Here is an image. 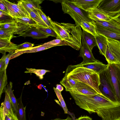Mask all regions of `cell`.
I'll use <instances>...</instances> for the list:
<instances>
[{
  "label": "cell",
  "instance_id": "obj_1",
  "mask_svg": "<svg viewBox=\"0 0 120 120\" xmlns=\"http://www.w3.org/2000/svg\"><path fill=\"white\" fill-rule=\"evenodd\" d=\"M56 39L64 40L69 46L77 50L81 47L82 31L80 26L70 23H59L52 21Z\"/></svg>",
  "mask_w": 120,
  "mask_h": 120
},
{
  "label": "cell",
  "instance_id": "obj_2",
  "mask_svg": "<svg viewBox=\"0 0 120 120\" xmlns=\"http://www.w3.org/2000/svg\"><path fill=\"white\" fill-rule=\"evenodd\" d=\"M65 75L87 84L102 95L98 88L100 84L99 75L93 70L82 66L70 65L66 69Z\"/></svg>",
  "mask_w": 120,
  "mask_h": 120
},
{
  "label": "cell",
  "instance_id": "obj_3",
  "mask_svg": "<svg viewBox=\"0 0 120 120\" xmlns=\"http://www.w3.org/2000/svg\"><path fill=\"white\" fill-rule=\"evenodd\" d=\"M61 3L64 13L71 16L75 21L76 25L80 26L81 22L83 21H93L89 17V12L78 8L70 0H62Z\"/></svg>",
  "mask_w": 120,
  "mask_h": 120
},
{
  "label": "cell",
  "instance_id": "obj_4",
  "mask_svg": "<svg viewBox=\"0 0 120 120\" xmlns=\"http://www.w3.org/2000/svg\"><path fill=\"white\" fill-rule=\"evenodd\" d=\"M99 75L100 84L98 88L101 94L114 102L119 103L116 97L108 67Z\"/></svg>",
  "mask_w": 120,
  "mask_h": 120
},
{
  "label": "cell",
  "instance_id": "obj_5",
  "mask_svg": "<svg viewBox=\"0 0 120 120\" xmlns=\"http://www.w3.org/2000/svg\"><path fill=\"white\" fill-rule=\"evenodd\" d=\"M108 45L105 56L108 64H120V46L118 41L107 37Z\"/></svg>",
  "mask_w": 120,
  "mask_h": 120
},
{
  "label": "cell",
  "instance_id": "obj_6",
  "mask_svg": "<svg viewBox=\"0 0 120 120\" xmlns=\"http://www.w3.org/2000/svg\"><path fill=\"white\" fill-rule=\"evenodd\" d=\"M108 68L117 101L120 103V70L119 64H108Z\"/></svg>",
  "mask_w": 120,
  "mask_h": 120
},
{
  "label": "cell",
  "instance_id": "obj_7",
  "mask_svg": "<svg viewBox=\"0 0 120 120\" xmlns=\"http://www.w3.org/2000/svg\"><path fill=\"white\" fill-rule=\"evenodd\" d=\"M6 7L10 16L13 19L26 17L31 18L30 15L19 3H12L7 0H1Z\"/></svg>",
  "mask_w": 120,
  "mask_h": 120
},
{
  "label": "cell",
  "instance_id": "obj_8",
  "mask_svg": "<svg viewBox=\"0 0 120 120\" xmlns=\"http://www.w3.org/2000/svg\"><path fill=\"white\" fill-rule=\"evenodd\" d=\"M98 8L112 17L120 12V0H102Z\"/></svg>",
  "mask_w": 120,
  "mask_h": 120
},
{
  "label": "cell",
  "instance_id": "obj_9",
  "mask_svg": "<svg viewBox=\"0 0 120 120\" xmlns=\"http://www.w3.org/2000/svg\"><path fill=\"white\" fill-rule=\"evenodd\" d=\"M81 45L80 51V56L82 58L83 60L81 63L74 65L75 67L81 66L83 64L94 63L98 60L94 58L92 51L90 49L85 42L83 40H81Z\"/></svg>",
  "mask_w": 120,
  "mask_h": 120
},
{
  "label": "cell",
  "instance_id": "obj_10",
  "mask_svg": "<svg viewBox=\"0 0 120 120\" xmlns=\"http://www.w3.org/2000/svg\"><path fill=\"white\" fill-rule=\"evenodd\" d=\"M102 0H71L78 8L89 13L98 7Z\"/></svg>",
  "mask_w": 120,
  "mask_h": 120
},
{
  "label": "cell",
  "instance_id": "obj_11",
  "mask_svg": "<svg viewBox=\"0 0 120 120\" xmlns=\"http://www.w3.org/2000/svg\"><path fill=\"white\" fill-rule=\"evenodd\" d=\"M53 47V46L52 45L44 44L40 45L22 50H16L10 56V59L11 60L17 57L23 53L36 52L47 49Z\"/></svg>",
  "mask_w": 120,
  "mask_h": 120
},
{
  "label": "cell",
  "instance_id": "obj_12",
  "mask_svg": "<svg viewBox=\"0 0 120 120\" xmlns=\"http://www.w3.org/2000/svg\"><path fill=\"white\" fill-rule=\"evenodd\" d=\"M60 83L65 87V90L68 92L70 90L73 88L89 86L75 79L65 75H64Z\"/></svg>",
  "mask_w": 120,
  "mask_h": 120
},
{
  "label": "cell",
  "instance_id": "obj_13",
  "mask_svg": "<svg viewBox=\"0 0 120 120\" xmlns=\"http://www.w3.org/2000/svg\"><path fill=\"white\" fill-rule=\"evenodd\" d=\"M97 34L103 35L107 38L120 41V33L100 25L95 22Z\"/></svg>",
  "mask_w": 120,
  "mask_h": 120
},
{
  "label": "cell",
  "instance_id": "obj_14",
  "mask_svg": "<svg viewBox=\"0 0 120 120\" xmlns=\"http://www.w3.org/2000/svg\"><path fill=\"white\" fill-rule=\"evenodd\" d=\"M44 0H20L18 1L25 10L29 13L32 11L41 8L40 4Z\"/></svg>",
  "mask_w": 120,
  "mask_h": 120
},
{
  "label": "cell",
  "instance_id": "obj_15",
  "mask_svg": "<svg viewBox=\"0 0 120 120\" xmlns=\"http://www.w3.org/2000/svg\"><path fill=\"white\" fill-rule=\"evenodd\" d=\"M18 45L11 42L10 40L0 39V52L3 54L7 52H14L17 49Z\"/></svg>",
  "mask_w": 120,
  "mask_h": 120
},
{
  "label": "cell",
  "instance_id": "obj_16",
  "mask_svg": "<svg viewBox=\"0 0 120 120\" xmlns=\"http://www.w3.org/2000/svg\"><path fill=\"white\" fill-rule=\"evenodd\" d=\"M20 36L24 38L30 37L34 39H37L46 38L49 36L42 33L35 27L32 26L26 31L19 35V36Z\"/></svg>",
  "mask_w": 120,
  "mask_h": 120
},
{
  "label": "cell",
  "instance_id": "obj_17",
  "mask_svg": "<svg viewBox=\"0 0 120 120\" xmlns=\"http://www.w3.org/2000/svg\"><path fill=\"white\" fill-rule=\"evenodd\" d=\"M89 16L92 20L94 19H97L109 22L112 19L108 13L98 7L89 12Z\"/></svg>",
  "mask_w": 120,
  "mask_h": 120
},
{
  "label": "cell",
  "instance_id": "obj_18",
  "mask_svg": "<svg viewBox=\"0 0 120 120\" xmlns=\"http://www.w3.org/2000/svg\"><path fill=\"white\" fill-rule=\"evenodd\" d=\"M98 24L120 33V24L112 19L109 22L94 19L93 20Z\"/></svg>",
  "mask_w": 120,
  "mask_h": 120
},
{
  "label": "cell",
  "instance_id": "obj_19",
  "mask_svg": "<svg viewBox=\"0 0 120 120\" xmlns=\"http://www.w3.org/2000/svg\"><path fill=\"white\" fill-rule=\"evenodd\" d=\"M12 83L10 82L8 84L5 89L4 92L7 93L8 95L11 104L12 108L15 113L17 115L18 114V106L17 99L16 98L12 90Z\"/></svg>",
  "mask_w": 120,
  "mask_h": 120
},
{
  "label": "cell",
  "instance_id": "obj_20",
  "mask_svg": "<svg viewBox=\"0 0 120 120\" xmlns=\"http://www.w3.org/2000/svg\"><path fill=\"white\" fill-rule=\"evenodd\" d=\"M95 36L97 45L99 50L100 54L105 56L108 43L105 36L97 34Z\"/></svg>",
  "mask_w": 120,
  "mask_h": 120
},
{
  "label": "cell",
  "instance_id": "obj_21",
  "mask_svg": "<svg viewBox=\"0 0 120 120\" xmlns=\"http://www.w3.org/2000/svg\"><path fill=\"white\" fill-rule=\"evenodd\" d=\"M108 66V64H104L98 60L95 62L85 64L81 66L91 69L99 74L101 72L106 69Z\"/></svg>",
  "mask_w": 120,
  "mask_h": 120
},
{
  "label": "cell",
  "instance_id": "obj_22",
  "mask_svg": "<svg viewBox=\"0 0 120 120\" xmlns=\"http://www.w3.org/2000/svg\"><path fill=\"white\" fill-rule=\"evenodd\" d=\"M81 40L84 41L92 51L93 48L97 45L95 37L93 34L83 30Z\"/></svg>",
  "mask_w": 120,
  "mask_h": 120
},
{
  "label": "cell",
  "instance_id": "obj_23",
  "mask_svg": "<svg viewBox=\"0 0 120 120\" xmlns=\"http://www.w3.org/2000/svg\"><path fill=\"white\" fill-rule=\"evenodd\" d=\"M69 92L74 94L87 95H94L99 94L94 89L89 86L73 88L70 90Z\"/></svg>",
  "mask_w": 120,
  "mask_h": 120
},
{
  "label": "cell",
  "instance_id": "obj_24",
  "mask_svg": "<svg viewBox=\"0 0 120 120\" xmlns=\"http://www.w3.org/2000/svg\"><path fill=\"white\" fill-rule=\"evenodd\" d=\"M80 26L83 30L93 34L95 37L97 34L96 31L95 22L94 20L91 22H82Z\"/></svg>",
  "mask_w": 120,
  "mask_h": 120
},
{
  "label": "cell",
  "instance_id": "obj_25",
  "mask_svg": "<svg viewBox=\"0 0 120 120\" xmlns=\"http://www.w3.org/2000/svg\"><path fill=\"white\" fill-rule=\"evenodd\" d=\"M22 94L20 97L17 99L18 106V114L17 116L19 120H26L25 110L22 100Z\"/></svg>",
  "mask_w": 120,
  "mask_h": 120
},
{
  "label": "cell",
  "instance_id": "obj_26",
  "mask_svg": "<svg viewBox=\"0 0 120 120\" xmlns=\"http://www.w3.org/2000/svg\"><path fill=\"white\" fill-rule=\"evenodd\" d=\"M37 9L32 11L29 13L31 17L37 23L38 25L49 28L41 17Z\"/></svg>",
  "mask_w": 120,
  "mask_h": 120
},
{
  "label": "cell",
  "instance_id": "obj_27",
  "mask_svg": "<svg viewBox=\"0 0 120 120\" xmlns=\"http://www.w3.org/2000/svg\"><path fill=\"white\" fill-rule=\"evenodd\" d=\"M8 84L6 69L0 72V99L2 93L4 92Z\"/></svg>",
  "mask_w": 120,
  "mask_h": 120
},
{
  "label": "cell",
  "instance_id": "obj_28",
  "mask_svg": "<svg viewBox=\"0 0 120 120\" xmlns=\"http://www.w3.org/2000/svg\"><path fill=\"white\" fill-rule=\"evenodd\" d=\"M17 27L16 22L14 19L0 23V28L8 30H14Z\"/></svg>",
  "mask_w": 120,
  "mask_h": 120
},
{
  "label": "cell",
  "instance_id": "obj_29",
  "mask_svg": "<svg viewBox=\"0 0 120 120\" xmlns=\"http://www.w3.org/2000/svg\"><path fill=\"white\" fill-rule=\"evenodd\" d=\"M27 71H25L24 73H29L31 75L32 73L35 74L40 79H42L43 78V76L46 73L49 72L50 71L49 70L44 69H37L34 68H26Z\"/></svg>",
  "mask_w": 120,
  "mask_h": 120
},
{
  "label": "cell",
  "instance_id": "obj_30",
  "mask_svg": "<svg viewBox=\"0 0 120 120\" xmlns=\"http://www.w3.org/2000/svg\"><path fill=\"white\" fill-rule=\"evenodd\" d=\"M14 30H8L0 28V39H7L11 40L14 36Z\"/></svg>",
  "mask_w": 120,
  "mask_h": 120
},
{
  "label": "cell",
  "instance_id": "obj_31",
  "mask_svg": "<svg viewBox=\"0 0 120 120\" xmlns=\"http://www.w3.org/2000/svg\"><path fill=\"white\" fill-rule=\"evenodd\" d=\"M38 29L43 33L49 36L57 37V35L55 31L49 28L44 27L38 25H34L31 26Z\"/></svg>",
  "mask_w": 120,
  "mask_h": 120
},
{
  "label": "cell",
  "instance_id": "obj_32",
  "mask_svg": "<svg viewBox=\"0 0 120 120\" xmlns=\"http://www.w3.org/2000/svg\"><path fill=\"white\" fill-rule=\"evenodd\" d=\"M17 24V27L14 30V35H20L23 32L25 31L30 28L31 26L18 22L16 21Z\"/></svg>",
  "mask_w": 120,
  "mask_h": 120
},
{
  "label": "cell",
  "instance_id": "obj_33",
  "mask_svg": "<svg viewBox=\"0 0 120 120\" xmlns=\"http://www.w3.org/2000/svg\"><path fill=\"white\" fill-rule=\"evenodd\" d=\"M3 110L4 120H19L12 109L7 110L3 109Z\"/></svg>",
  "mask_w": 120,
  "mask_h": 120
},
{
  "label": "cell",
  "instance_id": "obj_34",
  "mask_svg": "<svg viewBox=\"0 0 120 120\" xmlns=\"http://www.w3.org/2000/svg\"><path fill=\"white\" fill-rule=\"evenodd\" d=\"M15 21L29 25L31 26L38 25V24L32 18L25 17L14 19Z\"/></svg>",
  "mask_w": 120,
  "mask_h": 120
},
{
  "label": "cell",
  "instance_id": "obj_35",
  "mask_svg": "<svg viewBox=\"0 0 120 120\" xmlns=\"http://www.w3.org/2000/svg\"><path fill=\"white\" fill-rule=\"evenodd\" d=\"M37 10L41 17L49 28L54 30L52 24V20L50 18L49 16L47 17L42 11L41 8H39Z\"/></svg>",
  "mask_w": 120,
  "mask_h": 120
},
{
  "label": "cell",
  "instance_id": "obj_36",
  "mask_svg": "<svg viewBox=\"0 0 120 120\" xmlns=\"http://www.w3.org/2000/svg\"><path fill=\"white\" fill-rule=\"evenodd\" d=\"M53 89L55 93L57 96L60 102L61 105L63 109L64 113L65 114H67L68 111L65 103L63 99L61 94V92H60L57 90L56 88L54 87Z\"/></svg>",
  "mask_w": 120,
  "mask_h": 120
},
{
  "label": "cell",
  "instance_id": "obj_37",
  "mask_svg": "<svg viewBox=\"0 0 120 120\" xmlns=\"http://www.w3.org/2000/svg\"><path fill=\"white\" fill-rule=\"evenodd\" d=\"M44 44L50 45L53 46V47L63 45H68L67 43L64 40L57 39L53 40L45 43Z\"/></svg>",
  "mask_w": 120,
  "mask_h": 120
},
{
  "label": "cell",
  "instance_id": "obj_38",
  "mask_svg": "<svg viewBox=\"0 0 120 120\" xmlns=\"http://www.w3.org/2000/svg\"><path fill=\"white\" fill-rule=\"evenodd\" d=\"M34 45V44L28 42H26L18 45L17 50H21L26 48L32 47Z\"/></svg>",
  "mask_w": 120,
  "mask_h": 120
},
{
  "label": "cell",
  "instance_id": "obj_39",
  "mask_svg": "<svg viewBox=\"0 0 120 120\" xmlns=\"http://www.w3.org/2000/svg\"><path fill=\"white\" fill-rule=\"evenodd\" d=\"M6 53L3 54L0 60V72L4 71L5 69V59Z\"/></svg>",
  "mask_w": 120,
  "mask_h": 120
},
{
  "label": "cell",
  "instance_id": "obj_40",
  "mask_svg": "<svg viewBox=\"0 0 120 120\" xmlns=\"http://www.w3.org/2000/svg\"><path fill=\"white\" fill-rule=\"evenodd\" d=\"M14 52L12 53H9L5 57V69H6L9 63V60H10V56Z\"/></svg>",
  "mask_w": 120,
  "mask_h": 120
},
{
  "label": "cell",
  "instance_id": "obj_41",
  "mask_svg": "<svg viewBox=\"0 0 120 120\" xmlns=\"http://www.w3.org/2000/svg\"><path fill=\"white\" fill-rule=\"evenodd\" d=\"M111 18L120 24V12H119L114 16L110 17Z\"/></svg>",
  "mask_w": 120,
  "mask_h": 120
},
{
  "label": "cell",
  "instance_id": "obj_42",
  "mask_svg": "<svg viewBox=\"0 0 120 120\" xmlns=\"http://www.w3.org/2000/svg\"><path fill=\"white\" fill-rule=\"evenodd\" d=\"M0 10L9 14L6 7L3 3L1 0H0Z\"/></svg>",
  "mask_w": 120,
  "mask_h": 120
},
{
  "label": "cell",
  "instance_id": "obj_43",
  "mask_svg": "<svg viewBox=\"0 0 120 120\" xmlns=\"http://www.w3.org/2000/svg\"><path fill=\"white\" fill-rule=\"evenodd\" d=\"M76 120H92V118L87 116H81Z\"/></svg>",
  "mask_w": 120,
  "mask_h": 120
},
{
  "label": "cell",
  "instance_id": "obj_44",
  "mask_svg": "<svg viewBox=\"0 0 120 120\" xmlns=\"http://www.w3.org/2000/svg\"><path fill=\"white\" fill-rule=\"evenodd\" d=\"M4 118L3 113V107L1 105L0 107V120H4Z\"/></svg>",
  "mask_w": 120,
  "mask_h": 120
},
{
  "label": "cell",
  "instance_id": "obj_45",
  "mask_svg": "<svg viewBox=\"0 0 120 120\" xmlns=\"http://www.w3.org/2000/svg\"><path fill=\"white\" fill-rule=\"evenodd\" d=\"M56 89L60 92H61L64 90L63 87L60 84H57L56 85Z\"/></svg>",
  "mask_w": 120,
  "mask_h": 120
},
{
  "label": "cell",
  "instance_id": "obj_46",
  "mask_svg": "<svg viewBox=\"0 0 120 120\" xmlns=\"http://www.w3.org/2000/svg\"><path fill=\"white\" fill-rule=\"evenodd\" d=\"M3 15H4L8 16H10L9 14L7 13L4 11H3L0 10V17Z\"/></svg>",
  "mask_w": 120,
  "mask_h": 120
},
{
  "label": "cell",
  "instance_id": "obj_47",
  "mask_svg": "<svg viewBox=\"0 0 120 120\" xmlns=\"http://www.w3.org/2000/svg\"><path fill=\"white\" fill-rule=\"evenodd\" d=\"M50 120H72V119L69 116H68L67 118L64 119H61L60 118H56L54 119H51Z\"/></svg>",
  "mask_w": 120,
  "mask_h": 120
},
{
  "label": "cell",
  "instance_id": "obj_48",
  "mask_svg": "<svg viewBox=\"0 0 120 120\" xmlns=\"http://www.w3.org/2000/svg\"><path fill=\"white\" fill-rule=\"evenodd\" d=\"M38 88V89H42V86L41 85V84L37 86Z\"/></svg>",
  "mask_w": 120,
  "mask_h": 120
},
{
  "label": "cell",
  "instance_id": "obj_49",
  "mask_svg": "<svg viewBox=\"0 0 120 120\" xmlns=\"http://www.w3.org/2000/svg\"><path fill=\"white\" fill-rule=\"evenodd\" d=\"M118 42L120 46V41H118Z\"/></svg>",
  "mask_w": 120,
  "mask_h": 120
},
{
  "label": "cell",
  "instance_id": "obj_50",
  "mask_svg": "<svg viewBox=\"0 0 120 120\" xmlns=\"http://www.w3.org/2000/svg\"><path fill=\"white\" fill-rule=\"evenodd\" d=\"M119 68H120V64H119Z\"/></svg>",
  "mask_w": 120,
  "mask_h": 120
},
{
  "label": "cell",
  "instance_id": "obj_51",
  "mask_svg": "<svg viewBox=\"0 0 120 120\" xmlns=\"http://www.w3.org/2000/svg\"></svg>",
  "mask_w": 120,
  "mask_h": 120
}]
</instances>
